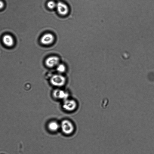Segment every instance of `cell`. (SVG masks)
Segmentation results:
<instances>
[{
    "instance_id": "1",
    "label": "cell",
    "mask_w": 154,
    "mask_h": 154,
    "mask_svg": "<svg viewBox=\"0 0 154 154\" xmlns=\"http://www.w3.org/2000/svg\"><path fill=\"white\" fill-rule=\"evenodd\" d=\"M60 129L63 133L66 135H70L73 133L75 128L72 123L67 119L62 121L60 124Z\"/></svg>"
},
{
    "instance_id": "2",
    "label": "cell",
    "mask_w": 154,
    "mask_h": 154,
    "mask_svg": "<svg viewBox=\"0 0 154 154\" xmlns=\"http://www.w3.org/2000/svg\"><path fill=\"white\" fill-rule=\"evenodd\" d=\"M51 83L53 86L60 87L64 86L66 83V79L61 74L58 73L52 75L50 79Z\"/></svg>"
},
{
    "instance_id": "3",
    "label": "cell",
    "mask_w": 154,
    "mask_h": 154,
    "mask_svg": "<svg viewBox=\"0 0 154 154\" xmlns=\"http://www.w3.org/2000/svg\"><path fill=\"white\" fill-rule=\"evenodd\" d=\"M77 106V104L74 100L67 99L63 100V108L67 111H72L75 110Z\"/></svg>"
},
{
    "instance_id": "4",
    "label": "cell",
    "mask_w": 154,
    "mask_h": 154,
    "mask_svg": "<svg viewBox=\"0 0 154 154\" xmlns=\"http://www.w3.org/2000/svg\"><path fill=\"white\" fill-rule=\"evenodd\" d=\"M52 95L54 98L63 100L68 99L69 96L67 92L59 89L54 90L53 91Z\"/></svg>"
},
{
    "instance_id": "5",
    "label": "cell",
    "mask_w": 154,
    "mask_h": 154,
    "mask_svg": "<svg viewBox=\"0 0 154 154\" xmlns=\"http://www.w3.org/2000/svg\"><path fill=\"white\" fill-rule=\"evenodd\" d=\"M59 63V58L55 56H52L48 57L45 61L46 66L49 68L56 67Z\"/></svg>"
},
{
    "instance_id": "6",
    "label": "cell",
    "mask_w": 154,
    "mask_h": 154,
    "mask_svg": "<svg viewBox=\"0 0 154 154\" xmlns=\"http://www.w3.org/2000/svg\"><path fill=\"white\" fill-rule=\"evenodd\" d=\"M54 37L52 34L47 33L45 34L42 36L40 39V42L43 45H50L54 42Z\"/></svg>"
},
{
    "instance_id": "7",
    "label": "cell",
    "mask_w": 154,
    "mask_h": 154,
    "mask_svg": "<svg viewBox=\"0 0 154 154\" xmlns=\"http://www.w3.org/2000/svg\"><path fill=\"white\" fill-rule=\"evenodd\" d=\"M56 8L58 13L62 16L67 15L69 11L68 6L61 2H59L57 3Z\"/></svg>"
},
{
    "instance_id": "8",
    "label": "cell",
    "mask_w": 154,
    "mask_h": 154,
    "mask_svg": "<svg viewBox=\"0 0 154 154\" xmlns=\"http://www.w3.org/2000/svg\"><path fill=\"white\" fill-rule=\"evenodd\" d=\"M47 127L49 131L56 132L60 129V124L56 121H52L48 123Z\"/></svg>"
},
{
    "instance_id": "9",
    "label": "cell",
    "mask_w": 154,
    "mask_h": 154,
    "mask_svg": "<svg viewBox=\"0 0 154 154\" xmlns=\"http://www.w3.org/2000/svg\"><path fill=\"white\" fill-rule=\"evenodd\" d=\"M3 43L6 46L10 47L13 45L14 41L12 37L9 35H6L3 38Z\"/></svg>"
},
{
    "instance_id": "10",
    "label": "cell",
    "mask_w": 154,
    "mask_h": 154,
    "mask_svg": "<svg viewBox=\"0 0 154 154\" xmlns=\"http://www.w3.org/2000/svg\"><path fill=\"white\" fill-rule=\"evenodd\" d=\"M57 72L60 74H62L64 72L66 69V68L64 64L59 63L56 67Z\"/></svg>"
},
{
    "instance_id": "11",
    "label": "cell",
    "mask_w": 154,
    "mask_h": 154,
    "mask_svg": "<svg viewBox=\"0 0 154 154\" xmlns=\"http://www.w3.org/2000/svg\"><path fill=\"white\" fill-rule=\"evenodd\" d=\"M57 4L53 1H50L47 4L48 7L50 9H53L56 8Z\"/></svg>"
},
{
    "instance_id": "12",
    "label": "cell",
    "mask_w": 154,
    "mask_h": 154,
    "mask_svg": "<svg viewBox=\"0 0 154 154\" xmlns=\"http://www.w3.org/2000/svg\"><path fill=\"white\" fill-rule=\"evenodd\" d=\"M4 5V4L3 2L2 1L0 0V9L3 8Z\"/></svg>"
}]
</instances>
